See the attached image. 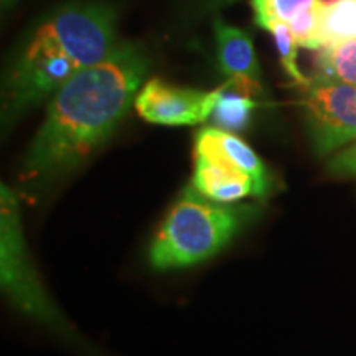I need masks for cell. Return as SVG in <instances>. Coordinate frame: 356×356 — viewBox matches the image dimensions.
Masks as SVG:
<instances>
[{"mask_svg":"<svg viewBox=\"0 0 356 356\" xmlns=\"http://www.w3.org/2000/svg\"><path fill=\"white\" fill-rule=\"evenodd\" d=\"M149 70L139 44L121 42L95 66L79 71L48 102L30 144L24 178H50L83 163L113 136L136 101Z\"/></svg>","mask_w":356,"mask_h":356,"instance_id":"obj_1","label":"cell"},{"mask_svg":"<svg viewBox=\"0 0 356 356\" xmlns=\"http://www.w3.org/2000/svg\"><path fill=\"white\" fill-rule=\"evenodd\" d=\"M118 12L97 0L55 8L22 38L2 84V124L37 108L79 71L104 61L118 44Z\"/></svg>","mask_w":356,"mask_h":356,"instance_id":"obj_2","label":"cell"},{"mask_svg":"<svg viewBox=\"0 0 356 356\" xmlns=\"http://www.w3.org/2000/svg\"><path fill=\"white\" fill-rule=\"evenodd\" d=\"M256 215L254 207H231L203 197L193 185L184 190L149 249L155 270L181 269L215 256Z\"/></svg>","mask_w":356,"mask_h":356,"instance_id":"obj_3","label":"cell"},{"mask_svg":"<svg viewBox=\"0 0 356 356\" xmlns=\"http://www.w3.org/2000/svg\"><path fill=\"white\" fill-rule=\"evenodd\" d=\"M0 280L17 309L53 330L70 333L68 322L48 297L32 264L22 231L19 202L6 185L0 190Z\"/></svg>","mask_w":356,"mask_h":356,"instance_id":"obj_4","label":"cell"},{"mask_svg":"<svg viewBox=\"0 0 356 356\" xmlns=\"http://www.w3.org/2000/svg\"><path fill=\"white\" fill-rule=\"evenodd\" d=\"M302 92L300 104L315 152L332 154L356 139V86L315 74Z\"/></svg>","mask_w":356,"mask_h":356,"instance_id":"obj_5","label":"cell"},{"mask_svg":"<svg viewBox=\"0 0 356 356\" xmlns=\"http://www.w3.org/2000/svg\"><path fill=\"white\" fill-rule=\"evenodd\" d=\"M221 88L213 91L172 86L162 79H149L137 92V113L147 122L160 126H195L211 118Z\"/></svg>","mask_w":356,"mask_h":356,"instance_id":"obj_6","label":"cell"},{"mask_svg":"<svg viewBox=\"0 0 356 356\" xmlns=\"http://www.w3.org/2000/svg\"><path fill=\"white\" fill-rule=\"evenodd\" d=\"M215 38L218 63L221 73L228 78L226 83L246 96L264 95L259 61L251 35L216 17Z\"/></svg>","mask_w":356,"mask_h":356,"instance_id":"obj_7","label":"cell"},{"mask_svg":"<svg viewBox=\"0 0 356 356\" xmlns=\"http://www.w3.org/2000/svg\"><path fill=\"white\" fill-rule=\"evenodd\" d=\"M195 155L220 163L222 167L244 172L254 180L259 197L273 188L270 175L259 155L233 132L220 127H203L195 134Z\"/></svg>","mask_w":356,"mask_h":356,"instance_id":"obj_8","label":"cell"},{"mask_svg":"<svg viewBox=\"0 0 356 356\" xmlns=\"http://www.w3.org/2000/svg\"><path fill=\"white\" fill-rule=\"evenodd\" d=\"M191 185L203 197L218 203H236L248 197H259V191L251 177L234 168L222 167L202 155H195Z\"/></svg>","mask_w":356,"mask_h":356,"instance_id":"obj_9","label":"cell"},{"mask_svg":"<svg viewBox=\"0 0 356 356\" xmlns=\"http://www.w3.org/2000/svg\"><path fill=\"white\" fill-rule=\"evenodd\" d=\"M356 38V0H327L320 7V48Z\"/></svg>","mask_w":356,"mask_h":356,"instance_id":"obj_10","label":"cell"},{"mask_svg":"<svg viewBox=\"0 0 356 356\" xmlns=\"http://www.w3.org/2000/svg\"><path fill=\"white\" fill-rule=\"evenodd\" d=\"M256 108L257 102L251 96L236 91L226 83L221 86L211 119L220 129L228 132H241L249 126L252 111Z\"/></svg>","mask_w":356,"mask_h":356,"instance_id":"obj_11","label":"cell"},{"mask_svg":"<svg viewBox=\"0 0 356 356\" xmlns=\"http://www.w3.org/2000/svg\"><path fill=\"white\" fill-rule=\"evenodd\" d=\"M315 66L317 74L356 86V38L320 48Z\"/></svg>","mask_w":356,"mask_h":356,"instance_id":"obj_12","label":"cell"},{"mask_svg":"<svg viewBox=\"0 0 356 356\" xmlns=\"http://www.w3.org/2000/svg\"><path fill=\"white\" fill-rule=\"evenodd\" d=\"M322 0H251L254 22L261 29L273 24H289L302 12L318 6Z\"/></svg>","mask_w":356,"mask_h":356,"instance_id":"obj_13","label":"cell"},{"mask_svg":"<svg viewBox=\"0 0 356 356\" xmlns=\"http://www.w3.org/2000/svg\"><path fill=\"white\" fill-rule=\"evenodd\" d=\"M266 30L274 37L275 48H277L282 68L286 70V73L299 86H304L309 81V78H305L299 66H297V47L299 44H297L296 38H293L291 26H289V24H273L267 26Z\"/></svg>","mask_w":356,"mask_h":356,"instance_id":"obj_14","label":"cell"},{"mask_svg":"<svg viewBox=\"0 0 356 356\" xmlns=\"http://www.w3.org/2000/svg\"><path fill=\"white\" fill-rule=\"evenodd\" d=\"M320 7H322V2L309 8V10L302 12L300 15L289 22L291 32L299 47L309 48V50H320Z\"/></svg>","mask_w":356,"mask_h":356,"instance_id":"obj_15","label":"cell"},{"mask_svg":"<svg viewBox=\"0 0 356 356\" xmlns=\"http://www.w3.org/2000/svg\"><path fill=\"white\" fill-rule=\"evenodd\" d=\"M234 2H238V0H195V3H198L203 8H218L222 6H229V3Z\"/></svg>","mask_w":356,"mask_h":356,"instance_id":"obj_16","label":"cell"},{"mask_svg":"<svg viewBox=\"0 0 356 356\" xmlns=\"http://www.w3.org/2000/svg\"><path fill=\"white\" fill-rule=\"evenodd\" d=\"M19 2H20V0H0V3H2V13H3V15L10 12L12 8L15 7Z\"/></svg>","mask_w":356,"mask_h":356,"instance_id":"obj_17","label":"cell"},{"mask_svg":"<svg viewBox=\"0 0 356 356\" xmlns=\"http://www.w3.org/2000/svg\"><path fill=\"white\" fill-rule=\"evenodd\" d=\"M322 2H327V0H322Z\"/></svg>","mask_w":356,"mask_h":356,"instance_id":"obj_18","label":"cell"}]
</instances>
